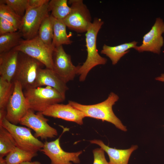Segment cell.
<instances>
[{
	"mask_svg": "<svg viewBox=\"0 0 164 164\" xmlns=\"http://www.w3.org/2000/svg\"><path fill=\"white\" fill-rule=\"evenodd\" d=\"M118 99V96L112 92L106 100L98 104L84 105L71 101H68V104L74 108L83 112L85 117L110 122L118 129L126 132L127 131L126 127L123 125L112 110L113 106Z\"/></svg>",
	"mask_w": 164,
	"mask_h": 164,
	"instance_id": "obj_1",
	"label": "cell"
},
{
	"mask_svg": "<svg viewBox=\"0 0 164 164\" xmlns=\"http://www.w3.org/2000/svg\"><path fill=\"white\" fill-rule=\"evenodd\" d=\"M103 24L104 22L101 19L95 18L86 32L87 57L82 65L79 66L77 73L80 82L85 80L88 73L93 68L98 65H104L107 62L106 58L99 55L97 47V35Z\"/></svg>",
	"mask_w": 164,
	"mask_h": 164,
	"instance_id": "obj_2",
	"label": "cell"
},
{
	"mask_svg": "<svg viewBox=\"0 0 164 164\" xmlns=\"http://www.w3.org/2000/svg\"><path fill=\"white\" fill-rule=\"evenodd\" d=\"M29 109L42 112L49 106L64 101L65 98L55 89L49 86L25 89L23 92Z\"/></svg>",
	"mask_w": 164,
	"mask_h": 164,
	"instance_id": "obj_3",
	"label": "cell"
},
{
	"mask_svg": "<svg viewBox=\"0 0 164 164\" xmlns=\"http://www.w3.org/2000/svg\"><path fill=\"white\" fill-rule=\"evenodd\" d=\"M55 47L47 45L37 35L29 39H22L19 44L12 50L22 53L53 69V54Z\"/></svg>",
	"mask_w": 164,
	"mask_h": 164,
	"instance_id": "obj_4",
	"label": "cell"
},
{
	"mask_svg": "<svg viewBox=\"0 0 164 164\" xmlns=\"http://www.w3.org/2000/svg\"><path fill=\"white\" fill-rule=\"evenodd\" d=\"M0 125L11 134L18 147L25 151L35 152H37L43 148L44 143L32 134L29 128L12 124L5 117L0 121Z\"/></svg>",
	"mask_w": 164,
	"mask_h": 164,
	"instance_id": "obj_5",
	"label": "cell"
},
{
	"mask_svg": "<svg viewBox=\"0 0 164 164\" xmlns=\"http://www.w3.org/2000/svg\"><path fill=\"white\" fill-rule=\"evenodd\" d=\"M71 11L63 19L67 27L77 33L86 32L92 23L90 11L82 0H70Z\"/></svg>",
	"mask_w": 164,
	"mask_h": 164,
	"instance_id": "obj_6",
	"label": "cell"
},
{
	"mask_svg": "<svg viewBox=\"0 0 164 164\" xmlns=\"http://www.w3.org/2000/svg\"><path fill=\"white\" fill-rule=\"evenodd\" d=\"M42 64L37 60L19 52L17 68L13 81L19 82L25 90L34 87L38 70Z\"/></svg>",
	"mask_w": 164,
	"mask_h": 164,
	"instance_id": "obj_7",
	"label": "cell"
},
{
	"mask_svg": "<svg viewBox=\"0 0 164 164\" xmlns=\"http://www.w3.org/2000/svg\"><path fill=\"white\" fill-rule=\"evenodd\" d=\"M48 3L39 7L28 8L26 10L19 30L24 39H29L37 35L42 22L50 15Z\"/></svg>",
	"mask_w": 164,
	"mask_h": 164,
	"instance_id": "obj_8",
	"label": "cell"
},
{
	"mask_svg": "<svg viewBox=\"0 0 164 164\" xmlns=\"http://www.w3.org/2000/svg\"><path fill=\"white\" fill-rule=\"evenodd\" d=\"M13 82L14 90L6 108L5 118L11 123L17 125L19 123L29 108L21 83L17 80Z\"/></svg>",
	"mask_w": 164,
	"mask_h": 164,
	"instance_id": "obj_9",
	"label": "cell"
},
{
	"mask_svg": "<svg viewBox=\"0 0 164 164\" xmlns=\"http://www.w3.org/2000/svg\"><path fill=\"white\" fill-rule=\"evenodd\" d=\"M44 116L41 112L35 114L29 109L19 124L33 130L35 132L34 136L36 138L46 140L55 137L58 135L57 130L48 124L49 120Z\"/></svg>",
	"mask_w": 164,
	"mask_h": 164,
	"instance_id": "obj_10",
	"label": "cell"
},
{
	"mask_svg": "<svg viewBox=\"0 0 164 164\" xmlns=\"http://www.w3.org/2000/svg\"><path fill=\"white\" fill-rule=\"evenodd\" d=\"M79 68V66H75L73 64L70 55L65 52L63 46L55 48L53 70L65 83L74 79Z\"/></svg>",
	"mask_w": 164,
	"mask_h": 164,
	"instance_id": "obj_11",
	"label": "cell"
},
{
	"mask_svg": "<svg viewBox=\"0 0 164 164\" xmlns=\"http://www.w3.org/2000/svg\"><path fill=\"white\" fill-rule=\"evenodd\" d=\"M66 130L64 129L62 134L55 140L50 142L46 141L40 150L43 153L50 159L51 164H72L80 162L79 156L82 153L80 151L77 152H67L64 151L60 146V139L63 132Z\"/></svg>",
	"mask_w": 164,
	"mask_h": 164,
	"instance_id": "obj_12",
	"label": "cell"
},
{
	"mask_svg": "<svg viewBox=\"0 0 164 164\" xmlns=\"http://www.w3.org/2000/svg\"><path fill=\"white\" fill-rule=\"evenodd\" d=\"M164 22L160 18L156 19L151 29L143 37L142 44L134 49L139 52H150L159 54L164 44Z\"/></svg>",
	"mask_w": 164,
	"mask_h": 164,
	"instance_id": "obj_13",
	"label": "cell"
},
{
	"mask_svg": "<svg viewBox=\"0 0 164 164\" xmlns=\"http://www.w3.org/2000/svg\"><path fill=\"white\" fill-rule=\"evenodd\" d=\"M44 115L73 122L81 125L85 117L82 111L67 104H55L49 106L42 112Z\"/></svg>",
	"mask_w": 164,
	"mask_h": 164,
	"instance_id": "obj_14",
	"label": "cell"
},
{
	"mask_svg": "<svg viewBox=\"0 0 164 164\" xmlns=\"http://www.w3.org/2000/svg\"><path fill=\"white\" fill-rule=\"evenodd\" d=\"M46 86L51 87L58 91L65 98L68 89L66 83L63 81L51 69L40 68L38 70L34 87Z\"/></svg>",
	"mask_w": 164,
	"mask_h": 164,
	"instance_id": "obj_15",
	"label": "cell"
},
{
	"mask_svg": "<svg viewBox=\"0 0 164 164\" xmlns=\"http://www.w3.org/2000/svg\"><path fill=\"white\" fill-rule=\"evenodd\" d=\"M19 52L12 50L0 54V77L9 82H13L17 67Z\"/></svg>",
	"mask_w": 164,
	"mask_h": 164,
	"instance_id": "obj_16",
	"label": "cell"
},
{
	"mask_svg": "<svg viewBox=\"0 0 164 164\" xmlns=\"http://www.w3.org/2000/svg\"><path fill=\"white\" fill-rule=\"evenodd\" d=\"M89 141L91 143L99 145L107 154L109 164H128L132 153L138 147L137 145H134L128 149H118L106 145L101 140L94 139Z\"/></svg>",
	"mask_w": 164,
	"mask_h": 164,
	"instance_id": "obj_17",
	"label": "cell"
},
{
	"mask_svg": "<svg viewBox=\"0 0 164 164\" xmlns=\"http://www.w3.org/2000/svg\"><path fill=\"white\" fill-rule=\"evenodd\" d=\"M137 42L133 41L113 46L104 44L101 53L108 57L112 64L114 65L122 57L129 52L130 49H134L137 46Z\"/></svg>",
	"mask_w": 164,
	"mask_h": 164,
	"instance_id": "obj_18",
	"label": "cell"
},
{
	"mask_svg": "<svg viewBox=\"0 0 164 164\" xmlns=\"http://www.w3.org/2000/svg\"><path fill=\"white\" fill-rule=\"evenodd\" d=\"M51 16L53 29L52 44L55 47L63 45L71 44L73 42L67 34V26L63 20L56 19Z\"/></svg>",
	"mask_w": 164,
	"mask_h": 164,
	"instance_id": "obj_19",
	"label": "cell"
},
{
	"mask_svg": "<svg viewBox=\"0 0 164 164\" xmlns=\"http://www.w3.org/2000/svg\"><path fill=\"white\" fill-rule=\"evenodd\" d=\"M22 35L18 30L0 35V54L12 50L20 43Z\"/></svg>",
	"mask_w": 164,
	"mask_h": 164,
	"instance_id": "obj_20",
	"label": "cell"
},
{
	"mask_svg": "<svg viewBox=\"0 0 164 164\" xmlns=\"http://www.w3.org/2000/svg\"><path fill=\"white\" fill-rule=\"evenodd\" d=\"M37 153L25 151L16 147L6 155L5 160L6 164H20L24 162L31 161L38 155Z\"/></svg>",
	"mask_w": 164,
	"mask_h": 164,
	"instance_id": "obj_21",
	"label": "cell"
},
{
	"mask_svg": "<svg viewBox=\"0 0 164 164\" xmlns=\"http://www.w3.org/2000/svg\"><path fill=\"white\" fill-rule=\"evenodd\" d=\"M48 5L49 11L51 12L50 15L56 19L63 20L71 11L67 0H51Z\"/></svg>",
	"mask_w": 164,
	"mask_h": 164,
	"instance_id": "obj_22",
	"label": "cell"
},
{
	"mask_svg": "<svg viewBox=\"0 0 164 164\" xmlns=\"http://www.w3.org/2000/svg\"><path fill=\"white\" fill-rule=\"evenodd\" d=\"M16 147V142L12 135L0 125V157L6 155Z\"/></svg>",
	"mask_w": 164,
	"mask_h": 164,
	"instance_id": "obj_23",
	"label": "cell"
},
{
	"mask_svg": "<svg viewBox=\"0 0 164 164\" xmlns=\"http://www.w3.org/2000/svg\"><path fill=\"white\" fill-rule=\"evenodd\" d=\"M53 29L52 19L50 15L46 17L42 22L37 35L45 44L52 45L53 37Z\"/></svg>",
	"mask_w": 164,
	"mask_h": 164,
	"instance_id": "obj_24",
	"label": "cell"
},
{
	"mask_svg": "<svg viewBox=\"0 0 164 164\" xmlns=\"http://www.w3.org/2000/svg\"><path fill=\"white\" fill-rule=\"evenodd\" d=\"M14 88L13 82H9L0 77V109L6 110Z\"/></svg>",
	"mask_w": 164,
	"mask_h": 164,
	"instance_id": "obj_25",
	"label": "cell"
},
{
	"mask_svg": "<svg viewBox=\"0 0 164 164\" xmlns=\"http://www.w3.org/2000/svg\"><path fill=\"white\" fill-rule=\"evenodd\" d=\"M0 18H2L12 23L19 30L22 23V18L16 14L6 4L0 2Z\"/></svg>",
	"mask_w": 164,
	"mask_h": 164,
	"instance_id": "obj_26",
	"label": "cell"
},
{
	"mask_svg": "<svg viewBox=\"0 0 164 164\" xmlns=\"http://www.w3.org/2000/svg\"><path fill=\"white\" fill-rule=\"evenodd\" d=\"M29 0H0V2L8 6L16 14L23 18L28 7Z\"/></svg>",
	"mask_w": 164,
	"mask_h": 164,
	"instance_id": "obj_27",
	"label": "cell"
},
{
	"mask_svg": "<svg viewBox=\"0 0 164 164\" xmlns=\"http://www.w3.org/2000/svg\"><path fill=\"white\" fill-rule=\"evenodd\" d=\"M94 156L93 164H109L105 156L104 151L101 148H96L93 151Z\"/></svg>",
	"mask_w": 164,
	"mask_h": 164,
	"instance_id": "obj_28",
	"label": "cell"
},
{
	"mask_svg": "<svg viewBox=\"0 0 164 164\" xmlns=\"http://www.w3.org/2000/svg\"><path fill=\"white\" fill-rule=\"evenodd\" d=\"M18 31V30L10 22L0 18V35Z\"/></svg>",
	"mask_w": 164,
	"mask_h": 164,
	"instance_id": "obj_29",
	"label": "cell"
},
{
	"mask_svg": "<svg viewBox=\"0 0 164 164\" xmlns=\"http://www.w3.org/2000/svg\"><path fill=\"white\" fill-rule=\"evenodd\" d=\"M49 0H29L28 8H36L41 6L49 2Z\"/></svg>",
	"mask_w": 164,
	"mask_h": 164,
	"instance_id": "obj_30",
	"label": "cell"
},
{
	"mask_svg": "<svg viewBox=\"0 0 164 164\" xmlns=\"http://www.w3.org/2000/svg\"><path fill=\"white\" fill-rule=\"evenodd\" d=\"M20 164H41V163L37 161L34 162L27 161L22 162Z\"/></svg>",
	"mask_w": 164,
	"mask_h": 164,
	"instance_id": "obj_31",
	"label": "cell"
},
{
	"mask_svg": "<svg viewBox=\"0 0 164 164\" xmlns=\"http://www.w3.org/2000/svg\"><path fill=\"white\" fill-rule=\"evenodd\" d=\"M155 79L156 80L164 82V73L162 74L160 76L156 77Z\"/></svg>",
	"mask_w": 164,
	"mask_h": 164,
	"instance_id": "obj_32",
	"label": "cell"
},
{
	"mask_svg": "<svg viewBox=\"0 0 164 164\" xmlns=\"http://www.w3.org/2000/svg\"><path fill=\"white\" fill-rule=\"evenodd\" d=\"M0 164H6L3 157H0Z\"/></svg>",
	"mask_w": 164,
	"mask_h": 164,
	"instance_id": "obj_33",
	"label": "cell"
}]
</instances>
